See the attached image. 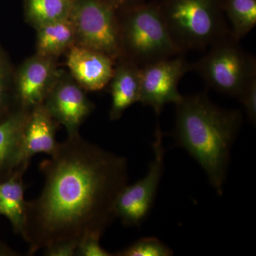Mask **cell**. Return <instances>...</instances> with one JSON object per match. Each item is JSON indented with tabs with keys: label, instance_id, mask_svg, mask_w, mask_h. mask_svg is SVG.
Returning <instances> with one entry per match:
<instances>
[{
	"label": "cell",
	"instance_id": "cell-1",
	"mask_svg": "<svg viewBox=\"0 0 256 256\" xmlns=\"http://www.w3.org/2000/svg\"><path fill=\"white\" fill-rule=\"evenodd\" d=\"M40 170L44 184L25 204L22 236L28 255L89 234L104 235L116 218L114 204L128 184L127 159L89 142L80 133L58 143Z\"/></svg>",
	"mask_w": 256,
	"mask_h": 256
},
{
	"label": "cell",
	"instance_id": "cell-2",
	"mask_svg": "<svg viewBox=\"0 0 256 256\" xmlns=\"http://www.w3.org/2000/svg\"><path fill=\"white\" fill-rule=\"evenodd\" d=\"M175 106L176 144L196 160L222 196L232 146L242 126V112L216 105L206 92L183 96Z\"/></svg>",
	"mask_w": 256,
	"mask_h": 256
},
{
	"label": "cell",
	"instance_id": "cell-3",
	"mask_svg": "<svg viewBox=\"0 0 256 256\" xmlns=\"http://www.w3.org/2000/svg\"><path fill=\"white\" fill-rule=\"evenodd\" d=\"M117 13L124 57L138 66L184 53L170 36L158 2H141Z\"/></svg>",
	"mask_w": 256,
	"mask_h": 256
},
{
	"label": "cell",
	"instance_id": "cell-4",
	"mask_svg": "<svg viewBox=\"0 0 256 256\" xmlns=\"http://www.w3.org/2000/svg\"><path fill=\"white\" fill-rule=\"evenodd\" d=\"M170 36L184 52L203 50L230 34L224 0H160Z\"/></svg>",
	"mask_w": 256,
	"mask_h": 256
},
{
	"label": "cell",
	"instance_id": "cell-5",
	"mask_svg": "<svg viewBox=\"0 0 256 256\" xmlns=\"http://www.w3.org/2000/svg\"><path fill=\"white\" fill-rule=\"evenodd\" d=\"M191 70L210 88L238 99L256 77V60L229 34L212 44L207 54L192 64Z\"/></svg>",
	"mask_w": 256,
	"mask_h": 256
},
{
	"label": "cell",
	"instance_id": "cell-6",
	"mask_svg": "<svg viewBox=\"0 0 256 256\" xmlns=\"http://www.w3.org/2000/svg\"><path fill=\"white\" fill-rule=\"evenodd\" d=\"M69 18L76 44L102 52L116 62L124 57L117 11L104 0H74Z\"/></svg>",
	"mask_w": 256,
	"mask_h": 256
},
{
	"label": "cell",
	"instance_id": "cell-7",
	"mask_svg": "<svg viewBox=\"0 0 256 256\" xmlns=\"http://www.w3.org/2000/svg\"><path fill=\"white\" fill-rule=\"evenodd\" d=\"M153 159L144 178L126 185L116 198L114 213L124 225L139 226L149 214L164 172L163 132L158 124L152 142Z\"/></svg>",
	"mask_w": 256,
	"mask_h": 256
},
{
	"label": "cell",
	"instance_id": "cell-8",
	"mask_svg": "<svg viewBox=\"0 0 256 256\" xmlns=\"http://www.w3.org/2000/svg\"><path fill=\"white\" fill-rule=\"evenodd\" d=\"M191 65L180 54L140 67L139 102L152 108L158 116L165 106L178 104L183 98L178 90V84L191 70Z\"/></svg>",
	"mask_w": 256,
	"mask_h": 256
},
{
	"label": "cell",
	"instance_id": "cell-9",
	"mask_svg": "<svg viewBox=\"0 0 256 256\" xmlns=\"http://www.w3.org/2000/svg\"><path fill=\"white\" fill-rule=\"evenodd\" d=\"M86 92L70 74L62 70L44 102L52 117L66 128L68 136L79 134V128L94 110V102Z\"/></svg>",
	"mask_w": 256,
	"mask_h": 256
},
{
	"label": "cell",
	"instance_id": "cell-10",
	"mask_svg": "<svg viewBox=\"0 0 256 256\" xmlns=\"http://www.w3.org/2000/svg\"><path fill=\"white\" fill-rule=\"evenodd\" d=\"M62 72L57 58L36 53L24 60L14 78L18 106L32 110L43 104Z\"/></svg>",
	"mask_w": 256,
	"mask_h": 256
},
{
	"label": "cell",
	"instance_id": "cell-11",
	"mask_svg": "<svg viewBox=\"0 0 256 256\" xmlns=\"http://www.w3.org/2000/svg\"><path fill=\"white\" fill-rule=\"evenodd\" d=\"M66 55L69 74L86 92H97L108 85L116 62L109 56L76 44Z\"/></svg>",
	"mask_w": 256,
	"mask_h": 256
},
{
	"label": "cell",
	"instance_id": "cell-12",
	"mask_svg": "<svg viewBox=\"0 0 256 256\" xmlns=\"http://www.w3.org/2000/svg\"><path fill=\"white\" fill-rule=\"evenodd\" d=\"M30 111L20 108L0 122V178H8L23 164V140Z\"/></svg>",
	"mask_w": 256,
	"mask_h": 256
},
{
	"label": "cell",
	"instance_id": "cell-13",
	"mask_svg": "<svg viewBox=\"0 0 256 256\" xmlns=\"http://www.w3.org/2000/svg\"><path fill=\"white\" fill-rule=\"evenodd\" d=\"M140 82V67L126 57L116 60L108 84L112 98L110 120L120 118L128 108L139 102Z\"/></svg>",
	"mask_w": 256,
	"mask_h": 256
},
{
	"label": "cell",
	"instance_id": "cell-14",
	"mask_svg": "<svg viewBox=\"0 0 256 256\" xmlns=\"http://www.w3.org/2000/svg\"><path fill=\"white\" fill-rule=\"evenodd\" d=\"M58 126L44 104L30 111L24 136V162L30 164L32 158L40 153L50 156L54 153L60 143L56 139Z\"/></svg>",
	"mask_w": 256,
	"mask_h": 256
},
{
	"label": "cell",
	"instance_id": "cell-15",
	"mask_svg": "<svg viewBox=\"0 0 256 256\" xmlns=\"http://www.w3.org/2000/svg\"><path fill=\"white\" fill-rule=\"evenodd\" d=\"M28 164H23L9 178L0 182V214L9 220L16 233L22 236L25 220L23 178Z\"/></svg>",
	"mask_w": 256,
	"mask_h": 256
},
{
	"label": "cell",
	"instance_id": "cell-16",
	"mask_svg": "<svg viewBox=\"0 0 256 256\" xmlns=\"http://www.w3.org/2000/svg\"><path fill=\"white\" fill-rule=\"evenodd\" d=\"M36 53L58 58L76 44L75 30L70 18L36 28Z\"/></svg>",
	"mask_w": 256,
	"mask_h": 256
},
{
	"label": "cell",
	"instance_id": "cell-17",
	"mask_svg": "<svg viewBox=\"0 0 256 256\" xmlns=\"http://www.w3.org/2000/svg\"><path fill=\"white\" fill-rule=\"evenodd\" d=\"M74 0H23L26 22L36 28L70 18Z\"/></svg>",
	"mask_w": 256,
	"mask_h": 256
},
{
	"label": "cell",
	"instance_id": "cell-18",
	"mask_svg": "<svg viewBox=\"0 0 256 256\" xmlns=\"http://www.w3.org/2000/svg\"><path fill=\"white\" fill-rule=\"evenodd\" d=\"M224 13L232 24L230 34L240 41L256 24V0H224Z\"/></svg>",
	"mask_w": 256,
	"mask_h": 256
},
{
	"label": "cell",
	"instance_id": "cell-19",
	"mask_svg": "<svg viewBox=\"0 0 256 256\" xmlns=\"http://www.w3.org/2000/svg\"><path fill=\"white\" fill-rule=\"evenodd\" d=\"M174 252L166 244L156 237L139 239L124 250L116 252L117 256H170Z\"/></svg>",
	"mask_w": 256,
	"mask_h": 256
},
{
	"label": "cell",
	"instance_id": "cell-20",
	"mask_svg": "<svg viewBox=\"0 0 256 256\" xmlns=\"http://www.w3.org/2000/svg\"><path fill=\"white\" fill-rule=\"evenodd\" d=\"M10 70L8 66L0 56V116L8 117L18 109L14 92H10Z\"/></svg>",
	"mask_w": 256,
	"mask_h": 256
},
{
	"label": "cell",
	"instance_id": "cell-21",
	"mask_svg": "<svg viewBox=\"0 0 256 256\" xmlns=\"http://www.w3.org/2000/svg\"><path fill=\"white\" fill-rule=\"evenodd\" d=\"M102 235L89 234L84 236L78 242L76 256H112V252H108L101 246Z\"/></svg>",
	"mask_w": 256,
	"mask_h": 256
},
{
	"label": "cell",
	"instance_id": "cell-22",
	"mask_svg": "<svg viewBox=\"0 0 256 256\" xmlns=\"http://www.w3.org/2000/svg\"><path fill=\"white\" fill-rule=\"evenodd\" d=\"M244 109L249 120L252 124L256 122V77L246 88L238 99Z\"/></svg>",
	"mask_w": 256,
	"mask_h": 256
},
{
	"label": "cell",
	"instance_id": "cell-23",
	"mask_svg": "<svg viewBox=\"0 0 256 256\" xmlns=\"http://www.w3.org/2000/svg\"><path fill=\"white\" fill-rule=\"evenodd\" d=\"M78 244L75 242H60L44 249V255L47 256H76Z\"/></svg>",
	"mask_w": 256,
	"mask_h": 256
},
{
	"label": "cell",
	"instance_id": "cell-24",
	"mask_svg": "<svg viewBox=\"0 0 256 256\" xmlns=\"http://www.w3.org/2000/svg\"><path fill=\"white\" fill-rule=\"evenodd\" d=\"M104 1L112 6L116 11H118V10L124 9L127 6L137 4V3L146 1V0H104Z\"/></svg>",
	"mask_w": 256,
	"mask_h": 256
}]
</instances>
